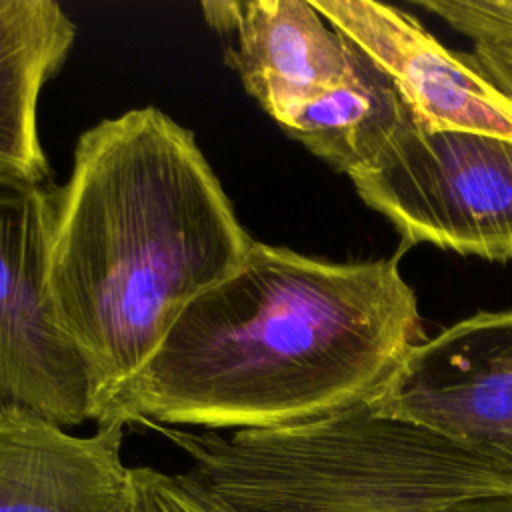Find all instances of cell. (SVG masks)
Returning <instances> with one entry per match:
<instances>
[{
    "label": "cell",
    "instance_id": "1",
    "mask_svg": "<svg viewBox=\"0 0 512 512\" xmlns=\"http://www.w3.org/2000/svg\"><path fill=\"white\" fill-rule=\"evenodd\" d=\"M400 258L328 262L254 240L178 314L98 426L258 430L374 400L422 342Z\"/></svg>",
    "mask_w": 512,
    "mask_h": 512
},
{
    "label": "cell",
    "instance_id": "2",
    "mask_svg": "<svg viewBox=\"0 0 512 512\" xmlns=\"http://www.w3.org/2000/svg\"><path fill=\"white\" fill-rule=\"evenodd\" d=\"M252 242L194 134L156 106L82 132L68 180L50 186L46 284L90 366L96 426Z\"/></svg>",
    "mask_w": 512,
    "mask_h": 512
},
{
    "label": "cell",
    "instance_id": "3",
    "mask_svg": "<svg viewBox=\"0 0 512 512\" xmlns=\"http://www.w3.org/2000/svg\"><path fill=\"white\" fill-rule=\"evenodd\" d=\"M236 512H452L512 494V474L374 400L296 424L166 430Z\"/></svg>",
    "mask_w": 512,
    "mask_h": 512
},
{
    "label": "cell",
    "instance_id": "4",
    "mask_svg": "<svg viewBox=\"0 0 512 512\" xmlns=\"http://www.w3.org/2000/svg\"><path fill=\"white\" fill-rule=\"evenodd\" d=\"M348 178L358 196L394 224L406 246L512 258L510 138L436 130L412 118Z\"/></svg>",
    "mask_w": 512,
    "mask_h": 512
},
{
    "label": "cell",
    "instance_id": "5",
    "mask_svg": "<svg viewBox=\"0 0 512 512\" xmlns=\"http://www.w3.org/2000/svg\"><path fill=\"white\" fill-rule=\"evenodd\" d=\"M50 186L0 180V406L70 428L94 420L96 390L48 296Z\"/></svg>",
    "mask_w": 512,
    "mask_h": 512
},
{
    "label": "cell",
    "instance_id": "6",
    "mask_svg": "<svg viewBox=\"0 0 512 512\" xmlns=\"http://www.w3.org/2000/svg\"><path fill=\"white\" fill-rule=\"evenodd\" d=\"M374 402L512 474V310L418 342Z\"/></svg>",
    "mask_w": 512,
    "mask_h": 512
},
{
    "label": "cell",
    "instance_id": "7",
    "mask_svg": "<svg viewBox=\"0 0 512 512\" xmlns=\"http://www.w3.org/2000/svg\"><path fill=\"white\" fill-rule=\"evenodd\" d=\"M312 4L390 78L416 122L512 140V98L466 54L440 44L416 16L376 0Z\"/></svg>",
    "mask_w": 512,
    "mask_h": 512
},
{
    "label": "cell",
    "instance_id": "8",
    "mask_svg": "<svg viewBox=\"0 0 512 512\" xmlns=\"http://www.w3.org/2000/svg\"><path fill=\"white\" fill-rule=\"evenodd\" d=\"M200 10L226 40V60L248 96L282 130L352 68V44L312 0H212Z\"/></svg>",
    "mask_w": 512,
    "mask_h": 512
},
{
    "label": "cell",
    "instance_id": "9",
    "mask_svg": "<svg viewBox=\"0 0 512 512\" xmlns=\"http://www.w3.org/2000/svg\"><path fill=\"white\" fill-rule=\"evenodd\" d=\"M124 426L74 436L40 414L0 406V512H118L130 468Z\"/></svg>",
    "mask_w": 512,
    "mask_h": 512
},
{
    "label": "cell",
    "instance_id": "10",
    "mask_svg": "<svg viewBox=\"0 0 512 512\" xmlns=\"http://www.w3.org/2000/svg\"><path fill=\"white\" fill-rule=\"evenodd\" d=\"M76 24L54 0H0V180L50 182L38 104L66 62Z\"/></svg>",
    "mask_w": 512,
    "mask_h": 512
},
{
    "label": "cell",
    "instance_id": "11",
    "mask_svg": "<svg viewBox=\"0 0 512 512\" xmlns=\"http://www.w3.org/2000/svg\"><path fill=\"white\" fill-rule=\"evenodd\" d=\"M348 76L284 128L334 170L352 176L414 118L390 78L354 44Z\"/></svg>",
    "mask_w": 512,
    "mask_h": 512
},
{
    "label": "cell",
    "instance_id": "12",
    "mask_svg": "<svg viewBox=\"0 0 512 512\" xmlns=\"http://www.w3.org/2000/svg\"><path fill=\"white\" fill-rule=\"evenodd\" d=\"M118 512H236L190 472L170 474L148 466L130 468Z\"/></svg>",
    "mask_w": 512,
    "mask_h": 512
},
{
    "label": "cell",
    "instance_id": "13",
    "mask_svg": "<svg viewBox=\"0 0 512 512\" xmlns=\"http://www.w3.org/2000/svg\"><path fill=\"white\" fill-rule=\"evenodd\" d=\"M474 44L512 46V0H418Z\"/></svg>",
    "mask_w": 512,
    "mask_h": 512
},
{
    "label": "cell",
    "instance_id": "14",
    "mask_svg": "<svg viewBox=\"0 0 512 512\" xmlns=\"http://www.w3.org/2000/svg\"><path fill=\"white\" fill-rule=\"evenodd\" d=\"M466 56L488 80L512 98V46L474 44V50Z\"/></svg>",
    "mask_w": 512,
    "mask_h": 512
},
{
    "label": "cell",
    "instance_id": "15",
    "mask_svg": "<svg viewBox=\"0 0 512 512\" xmlns=\"http://www.w3.org/2000/svg\"><path fill=\"white\" fill-rule=\"evenodd\" d=\"M452 512H512V494L478 498L456 506Z\"/></svg>",
    "mask_w": 512,
    "mask_h": 512
}]
</instances>
